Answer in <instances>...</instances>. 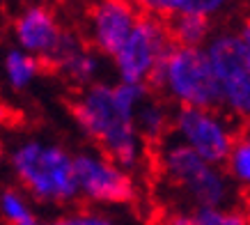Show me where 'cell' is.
Listing matches in <instances>:
<instances>
[{
  "label": "cell",
  "mask_w": 250,
  "mask_h": 225,
  "mask_svg": "<svg viewBox=\"0 0 250 225\" xmlns=\"http://www.w3.org/2000/svg\"><path fill=\"white\" fill-rule=\"evenodd\" d=\"M147 97L149 88L145 85L99 81L76 90L69 101V115L94 150L133 173L143 165L149 150L136 127V112Z\"/></svg>",
  "instance_id": "1"
},
{
  "label": "cell",
  "mask_w": 250,
  "mask_h": 225,
  "mask_svg": "<svg viewBox=\"0 0 250 225\" xmlns=\"http://www.w3.org/2000/svg\"><path fill=\"white\" fill-rule=\"evenodd\" d=\"M9 173L16 188L44 207H69L81 198L76 157L46 135H21L7 150Z\"/></svg>",
  "instance_id": "2"
},
{
  "label": "cell",
  "mask_w": 250,
  "mask_h": 225,
  "mask_svg": "<svg viewBox=\"0 0 250 225\" xmlns=\"http://www.w3.org/2000/svg\"><path fill=\"white\" fill-rule=\"evenodd\" d=\"M156 173L161 184L179 195L190 211L236 207V198L241 193L223 165L205 161L174 135H167L156 147Z\"/></svg>",
  "instance_id": "3"
},
{
  "label": "cell",
  "mask_w": 250,
  "mask_h": 225,
  "mask_svg": "<svg viewBox=\"0 0 250 225\" xmlns=\"http://www.w3.org/2000/svg\"><path fill=\"white\" fill-rule=\"evenodd\" d=\"M154 88L177 108H220V85L205 48L174 44Z\"/></svg>",
  "instance_id": "4"
},
{
  "label": "cell",
  "mask_w": 250,
  "mask_h": 225,
  "mask_svg": "<svg viewBox=\"0 0 250 225\" xmlns=\"http://www.w3.org/2000/svg\"><path fill=\"white\" fill-rule=\"evenodd\" d=\"M220 85V108L250 124V48L236 30H218L205 46Z\"/></svg>",
  "instance_id": "5"
},
{
  "label": "cell",
  "mask_w": 250,
  "mask_h": 225,
  "mask_svg": "<svg viewBox=\"0 0 250 225\" xmlns=\"http://www.w3.org/2000/svg\"><path fill=\"white\" fill-rule=\"evenodd\" d=\"M172 46L174 42L167 19L143 14L136 30L126 39V44L113 58V69L117 81L154 88V81H156Z\"/></svg>",
  "instance_id": "6"
},
{
  "label": "cell",
  "mask_w": 250,
  "mask_h": 225,
  "mask_svg": "<svg viewBox=\"0 0 250 225\" xmlns=\"http://www.w3.org/2000/svg\"><path fill=\"white\" fill-rule=\"evenodd\" d=\"M74 157L81 200L99 207H126L138 200V184L131 170L94 147L74 152Z\"/></svg>",
  "instance_id": "7"
},
{
  "label": "cell",
  "mask_w": 250,
  "mask_h": 225,
  "mask_svg": "<svg viewBox=\"0 0 250 225\" xmlns=\"http://www.w3.org/2000/svg\"><path fill=\"white\" fill-rule=\"evenodd\" d=\"M236 120L223 108H177L172 135L213 165H225L234 147Z\"/></svg>",
  "instance_id": "8"
},
{
  "label": "cell",
  "mask_w": 250,
  "mask_h": 225,
  "mask_svg": "<svg viewBox=\"0 0 250 225\" xmlns=\"http://www.w3.org/2000/svg\"><path fill=\"white\" fill-rule=\"evenodd\" d=\"M143 12L133 0H92L85 14V42L113 60L136 30Z\"/></svg>",
  "instance_id": "9"
},
{
  "label": "cell",
  "mask_w": 250,
  "mask_h": 225,
  "mask_svg": "<svg viewBox=\"0 0 250 225\" xmlns=\"http://www.w3.org/2000/svg\"><path fill=\"white\" fill-rule=\"evenodd\" d=\"M12 39L14 46L30 53L42 62L55 51L58 42L64 35L60 19L46 2H28L12 19Z\"/></svg>",
  "instance_id": "10"
},
{
  "label": "cell",
  "mask_w": 250,
  "mask_h": 225,
  "mask_svg": "<svg viewBox=\"0 0 250 225\" xmlns=\"http://www.w3.org/2000/svg\"><path fill=\"white\" fill-rule=\"evenodd\" d=\"M44 65H48V69H53L76 90H85L99 83L101 76V55L85 42V37L71 30H64L55 51L48 55Z\"/></svg>",
  "instance_id": "11"
},
{
  "label": "cell",
  "mask_w": 250,
  "mask_h": 225,
  "mask_svg": "<svg viewBox=\"0 0 250 225\" xmlns=\"http://www.w3.org/2000/svg\"><path fill=\"white\" fill-rule=\"evenodd\" d=\"M172 120L174 112L170 111V106L163 97L159 94H152L145 99L140 108L136 112V127L138 134L143 135V140L149 147H159L167 135H172Z\"/></svg>",
  "instance_id": "12"
},
{
  "label": "cell",
  "mask_w": 250,
  "mask_h": 225,
  "mask_svg": "<svg viewBox=\"0 0 250 225\" xmlns=\"http://www.w3.org/2000/svg\"><path fill=\"white\" fill-rule=\"evenodd\" d=\"M42 65L44 62L39 60V58L12 46L5 53V60H2L5 83L9 85V90H14V92L30 90L32 85L39 81V76H42Z\"/></svg>",
  "instance_id": "13"
},
{
  "label": "cell",
  "mask_w": 250,
  "mask_h": 225,
  "mask_svg": "<svg viewBox=\"0 0 250 225\" xmlns=\"http://www.w3.org/2000/svg\"><path fill=\"white\" fill-rule=\"evenodd\" d=\"M167 25L174 44L188 46V48H205L213 35L211 19L195 14H174L172 19H167Z\"/></svg>",
  "instance_id": "14"
},
{
  "label": "cell",
  "mask_w": 250,
  "mask_h": 225,
  "mask_svg": "<svg viewBox=\"0 0 250 225\" xmlns=\"http://www.w3.org/2000/svg\"><path fill=\"white\" fill-rule=\"evenodd\" d=\"M241 193H250V124L239 127L234 147L223 165Z\"/></svg>",
  "instance_id": "15"
},
{
  "label": "cell",
  "mask_w": 250,
  "mask_h": 225,
  "mask_svg": "<svg viewBox=\"0 0 250 225\" xmlns=\"http://www.w3.org/2000/svg\"><path fill=\"white\" fill-rule=\"evenodd\" d=\"M32 200L21 188H5L0 195V211L5 225H37L42 218L32 209Z\"/></svg>",
  "instance_id": "16"
},
{
  "label": "cell",
  "mask_w": 250,
  "mask_h": 225,
  "mask_svg": "<svg viewBox=\"0 0 250 225\" xmlns=\"http://www.w3.org/2000/svg\"><path fill=\"white\" fill-rule=\"evenodd\" d=\"M200 225H250L248 209L236 207H211V209L193 211Z\"/></svg>",
  "instance_id": "17"
},
{
  "label": "cell",
  "mask_w": 250,
  "mask_h": 225,
  "mask_svg": "<svg viewBox=\"0 0 250 225\" xmlns=\"http://www.w3.org/2000/svg\"><path fill=\"white\" fill-rule=\"evenodd\" d=\"M53 225H120L110 214L94 207H76L62 211L53 221Z\"/></svg>",
  "instance_id": "18"
},
{
  "label": "cell",
  "mask_w": 250,
  "mask_h": 225,
  "mask_svg": "<svg viewBox=\"0 0 250 225\" xmlns=\"http://www.w3.org/2000/svg\"><path fill=\"white\" fill-rule=\"evenodd\" d=\"M232 0H177V14H195L213 19L223 14Z\"/></svg>",
  "instance_id": "19"
},
{
  "label": "cell",
  "mask_w": 250,
  "mask_h": 225,
  "mask_svg": "<svg viewBox=\"0 0 250 225\" xmlns=\"http://www.w3.org/2000/svg\"><path fill=\"white\" fill-rule=\"evenodd\" d=\"M140 12L147 16H159V19H172L177 14V0H133Z\"/></svg>",
  "instance_id": "20"
},
{
  "label": "cell",
  "mask_w": 250,
  "mask_h": 225,
  "mask_svg": "<svg viewBox=\"0 0 250 225\" xmlns=\"http://www.w3.org/2000/svg\"><path fill=\"white\" fill-rule=\"evenodd\" d=\"M163 225H200L193 211H170L163 218Z\"/></svg>",
  "instance_id": "21"
},
{
  "label": "cell",
  "mask_w": 250,
  "mask_h": 225,
  "mask_svg": "<svg viewBox=\"0 0 250 225\" xmlns=\"http://www.w3.org/2000/svg\"><path fill=\"white\" fill-rule=\"evenodd\" d=\"M236 32L241 35V39H243V42H246V46H248V48H250V14H248V16H246V19H243V21H241V25H239V30H236Z\"/></svg>",
  "instance_id": "22"
},
{
  "label": "cell",
  "mask_w": 250,
  "mask_h": 225,
  "mask_svg": "<svg viewBox=\"0 0 250 225\" xmlns=\"http://www.w3.org/2000/svg\"><path fill=\"white\" fill-rule=\"evenodd\" d=\"M248 218H250V207H248Z\"/></svg>",
  "instance_id": "23"
}]
</instances>
